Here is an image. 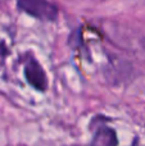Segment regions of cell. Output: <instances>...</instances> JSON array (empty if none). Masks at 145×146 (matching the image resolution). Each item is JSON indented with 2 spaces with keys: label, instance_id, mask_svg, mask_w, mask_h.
I'll return each mask as SVG.
<instances>
[{
  "label": "cell",
  "instance_id": "6da1fadb",
  "mask_svg": "<svg viewBox=\"0 0 145 146\" xmlns=\"http://www.w3.org/2000/svg\"><path fill=\"white\" fill-rule=\"evenodd\" d=\"M19 10L40 21L53 22L58 17V8L49 0H15Z\"/></svg>",
  "mask_w": 145,
  "mask_h": 146
},
{
  "label": "cell",
  "instance_id": "7a4b0ae2",
  "mask_svg": "<svg viewBox=\"0 0 145 146\" xmlns=\"http://www.w3.org/2000/svg\"><path fill=\"white\" fill-rule=\"evenodd\" d=\"M23 74H25V78L28 82V85L32 86L35 90L41 91V92L48 90L49 87L48 76H46L44 68L41 67V64L39 63L37 59L33 55H30L25 60Z\"/></svg>",
  "mask_w": 145,
  "mask_h": 146
},
{
  "label": "cell",
  "instance_id": "3957f363",
  "mask_svg": "<svg viewBox=\"0 0 145 146\" xmlns=\"http://www.w3.org/2000/svg\"><path fill=\"white\" fill-rule=\"evenodd\" d=\"M90 146H118V137L116 129L104 123L95 126Z\"/></svg>",
  "mask_w": 145,
  "mask_h": 146
},
{
  "label": "cell",
  "instance_id": "277c9868",
  "mask_svg": "<svg viewBox=\"0 0 145 146\" xmlns=\"http://www.w3.org/2000/svg\"><path fill=\"white\" fill-rule=\"evenodd\" d=\"M131 146H138V139H136V140H135V141H134V144H132V145H131Z\"/></svg>",
  "mask_w": 145,
  "mask_h": 146
}]
</instances>
